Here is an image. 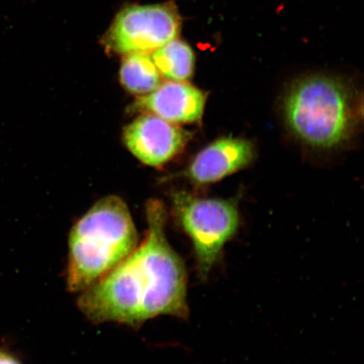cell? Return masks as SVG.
<instances>
[{
    "label": "cell",
    "mask_w": 364,
    "mask_h": 364,
    "mask_svg": "<svg viewBox=\"0 0 364 364\" xmlns=\"http://www.w3.org/2000/svg\"><path fill=\"white\" fill-rule=\"evenodd\" d=\"M146 216L142 244L80 296V311L95 324L116 322L136 328L159 316L188 317V273L168 242L164 205L149 201Z\"/></svg>",
    "instance_id": "1"
},
{
    "label": "cell",
    "mask_w": 364,
    "mask_h": 364,
    "mask_svg": "<svg viewBox=\"0 0 364 364\" xmlns=\"http://www.w3.org/2000/svg\"><path fill=\"white\" fill-rule=\"evenodd\" d=\"M139 235L124 200H100L76 223L68 237L67 288L82 293L124 260Z\"/></svg>",
    "instance_id": "2"
},
{
    "label": "cell",
    "mask_w": 364,
    "mask_h": 364,
    "mask_svg": "<svg viewBox=\"0 0 364 364\" xmlns=\"http://www.w3.org/2000/svg\"><path fill=\"white\" fill-rule=\"evenodd\" d=\"M291 130L316 148H331L351 133L353 110L349 91L331 77L309 76L296 83L285 100Z\"/></svg>",
    "instance_id": "3"
},
{
    "label": "cell",
    "mask_w": 364,
    "mask_h": 364,
    "mask_svg": "<svg viewBox=\"0 0 364 364\" xmlns=\"http://www.w3.org/2000/svg\"><path fill=\"white\" fill-rule=\"evenodd\" d=\"M174 211L193 244L198 276L206 280L239 227V213L229 200L175 196Z\"/></svg>",
    "instance_id": "4"
},
{
    "label": "cell",
    "mask_w": 364,
    "mask_h": 364,
    "mask_svg": "<svg viewBox=\"0 0 364 364\" xmlns=\"http://www.w3.org/2000/svg\"><path fill=\"white\" fill-rule=\"evenodd\" d=\"M180 30L175 4H134L117 14L102 41L108 51L117 54L149 53L176 39Z\"/></svg>",
    "instance_id": "5"
},
{
    "label": "cell",
    "mask_w": 364,
    "mask_h": 364,
    "mask_svg": "<svg viewBox=\"0 0 364 364\" xmlns=\"http://www.w3.org/2000/svg\"><path fill=\"white\" fill-rule=\"evenodd\" d=\"M122 138L127 148L141 162L159 167L184 149L190 134L176 124L145 113L125 127Z\"/></svg>",
    "instance_id": "6"
},
{
    "label": "cell",
    "mask_w": 364,
    "mask_h": 364,
    "mask_svg": "<svg viewBox=\"0 0 364 364\" xmlns=\"http://www.w3.org/2000/svg\"><path fill=\"white\" fill-rule=\"evenodd\" d=\"M206 95L186 81L169 80L136 99L132 109L153 114L174 124L201 120Z\"/></svg>",
    "instance_id": "7"
},
{
    "label": "cell",
    "mask_w": 364,
    "mask_h": 364,
    "mask_svg": "<svg viewBox=\"0 0 364 364\" xmlns=\"http://www.w3.org/2000/svg\"><path fill=\"white\" fill-rule=\"evenodd\" d=\"M253 154V146L249 141L222 138L209 144L195 157L188 168V176L196 183H213L247 166Z\"/></svg>",
    "instance_id": "8"
},
{
    "label": "cell",
    "mask_w": 364,
    "mask_h": 364,
    "mask_svg": "<svg viewBox=\"0 0 364 364\" xmlns=\"http://www.w3.org/2000/svg\"><path fill=\"white\" fill-rule=\"evenodd\" d=\"M120 81L129 92L142 97L161 84V74L149 53L127 54L119 72Z\"/></svg>",
    "instance_id": "9"
},
{
    "label": "cell",
    "mask_w": 364,
    "mask_h": 364,
    "mask_svg": "<svg viewBox=\"0 0 364 364\" xmlns=\"http://www.w3.org/2000/svg\"><path fill=\"white\" fill-rule=\"evenodd\" d=\"M152 60L159 74L172 81H186L192 77L195 56L183 41L174 39L153 52Z\"/></svg>",
    "instance_id": "10"
},
{
    "label": "cell",
    "mask_w": 364,
    "mask_h": 364,
    "mask_svg": "<svg viewBox=\"0 0 364 364\" xmlns=\"http://www.w3.org/2000/svg\"><path fill=\"white\" fill-rule=\"evenodd\" d=\"M0 364H22L13 355L4 350H0Z\"/></svg>",
    "instance_id": "11"
}]
</instances>
